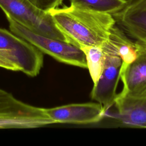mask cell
Listing matches in <instances>:
<instances>
[{
    "label": "cell",
    "instance_id": "5b68a950",
    "mask_svg": "<svg viewBox=\"0 0 146 146\" xmlns=\"http://www.w3.org/2000/svg\"><path fill=\"white\" fill-rule=\"evenodd\" d=\"M105 56L102 72L91 92V98L100 104L105 113L113 106L117 94L116 89L122 65L121 58L108 45L103 46Z\"/></svg>",
    "mask_w": 146,
    "mask_h": 146
},
{
    "label": "cell",
    "instance_id": "52a82bcc",
    "mask_svg": "<svg viewBox=\"0 0 146 146\" xmlns=\"http://www.w3.org/2000/svg\"><path fill=\"white\" fill-rule=\"evenodd\" d=\"M49 117L55 123L86 124L100 121L105 112L99 103L70 104L46 108Z\"/></svg>",
    "mask_w": 146,
    "mask_h": 146
},
{
    "label": "cell",
    "instance_id": "9a60e30c",
    "mask_svg": "<svg viewBox=\"0 0 146 146\" xmlns=\"http://www.w3.org/2000/svg\"><path fill=\"white\" fill-rule=\"evenodd\" d=\"M39 9L49 12L50 10L59 7L63 0H29Z\"/></svg>",
    "mask_w": 146,
    "mask_h": 146
},
{
    "label": "cell",
    "instance_id": "9c48e42d",
    "mask_svg": "<svg viewBox=\"0 0 146 146\" xmlns=\"http://www.w3.org/2000/svg\"><path fill=\"white\" fill-rule=\"evenodd\" d=\"M111 117L119 126L146 128V96L135 98L117 95Z\"/></svg>",
    "mask_w": 146,
    "mask_h": 146
},
{
    "label": "cell",
    "instance_id": "277c9868",
    "mask_svg": "<svg viewBox=\"0 0 146 146\" xmlns=\"http://www.w3.org/2000/svg\"><path fill=\"white\" fill-rule=\"evenodd\" d=\"M7 19L11 32L35 46L42 52L60 62L87 68L85 54L80 47L66 41L36 34L13 19Z\"/></svg>",
    "mask_w": 146,
    "mask_h": 146
},
{
    "label": "cell",
    "instance_id": "5bb4252c",
    "mask_svg": "<svg viewBox=\"0 0 146 146\" xmlns=\"http://www.w3.org/2000/svg\"><path fill=\"white\" fill-rule=\"evenodd\" d=\"M0 67L11 71H21L15 56L8 50L0 49Z\"/></svg>",
    "mask_w": 146,
    "mask_h": 146
},
{
    "label": "cell",
    "instance_id": "8992f818",
    "mask_svg": "<svg viewBox=\"0 0 146 146\" xmlns=\"http://www.w3.org/2000/svg\"><path fill=\"white\" fill-rule=\"evenodd\" d=\"M0 49L8 50L15 56L21 71L30 76L40 72L43 64V52L11 31L0 27Z\"/></svg>",
    "mask_w": 146,
    "mask_h": 146
},
{
    "label": "cell",
    "instance_id": "3957f363",
    "mask_svg": "<svg viewBox=\"0 0 146 146\" xmlns=\"http://www.w3.org/2000/svg\"><path fill=\"white\" fill-rule=\"evenodd\" d=\"M0 8L9 18L31 31L66 41L49 12L43 11L29 0H0Z\"/></svg>",
    "mask_w": 146,
    "mask_h": 146
},
{
    "label": "cell",
    "instance_id": "8fae6325",
    "mask_svg": "<svg viewBox=\"0 0 146 146\" xmlns=\"http://www.w3.org/2000/svg\"><path fill=\"white\" fill-rule=\"evenodd\" d=\"M108 43L121 58L123 69L133 62L142 49V44L138 41L132 42L127 34L116 24L111 29Z\"/></svg>",
    "mask_w": 146,
    "mask_h": 146
},
{
    "label": "cell",
    "instance_id": "30bf717a",
    "mask_svg": "<svg viewBox=\"0 0 146 146\" xmlns=\"http://www.w3.org/2000/svg\"><path fill=\"white\" fill-rule=\"evenodd\" d=\"M140 43L143 47L137 58L120 70L123 87L118 95L134 97L146 89V45Z\"/></svg>",
    "mask_w": 146,
    "mask_h": 146
},
{
    "label": "cell",
    "instance_id": "7a4b0ae2",
    "mask_svg": "<svg viewBox=\"0 0 146 146\" xmlns=\"http://www.w3.org/2000/svg\"><path fill=\"white\" fill-rule=\"evenodd\" d=\"M52 124L46 108L24 103L0 88V129L35 128Z\"/></svg>",
    "mask_w": 146,
    "mask_h": 146
},
{
    "label": "cell",
    "instance_id": "4fadbf2b",
    "mask_svg": "<svg viewBox=\"0 0 146 146\" xmlns=\"http://www.w3.org/2000/svg\"><path fill=\"white\" fill-rule=\"evenodd\" d=\"M85 54L87 68L90 76L95 84L98 80L103 69L104 50L102 46H87L81 48Z\"/></svg>",
    "mask_w": 146,
    "mask_h": 146
},
{
    "label": "cell",
    "instance_id": "6da1fadb",
    "mask_svg": "<svg viewBox=\"0 0 146 146\" xmlns=\"http://www.w3.org/2000/svg\"><path fill=\"white\" fill-rule=\"evenodd\" d=\"M66 42L80 48L107 44L111 29L116 24L112 15L72 6L49 11Z\"/></svg>",
    "mask_w": 146,
    "mask_h": 146
},
{
    "label": "cell",
    "instance_id": "7c38bea8",
    "mask_svg": "<svg viewBox=\"0 0 146 146\" xmlns=\"http://www.w3.org/2000/svg\"><path fill=\"white\" fill-rule=\"evenodd\" d=\"M70 5L75 7L113 15L123 9L128 0H70Z\"/></svg>",
    "mask_w": 146,
    "mask_h": 146
},
{
    "label": "cell",
    "instance_id": "ba28073f",
    "mask_svg": "<svg viewBox=\"0 0 146 146\" xmlns=\"http://www.w3.org/2000/svg\"><path fill=\"white\" fill-rule=\"evenodd\" d=\"M112 16L116 25L127 35L146 44V0H129Z\"/></svg>",
    "mask_w": 146,
    "mask_h": 146
}]
</instances>
